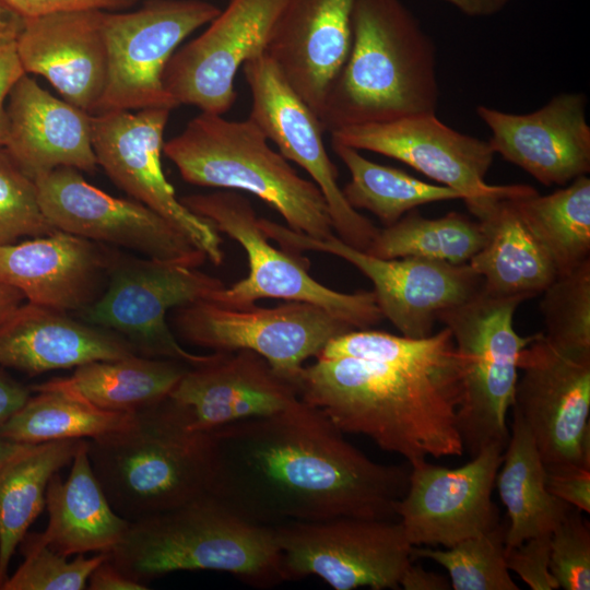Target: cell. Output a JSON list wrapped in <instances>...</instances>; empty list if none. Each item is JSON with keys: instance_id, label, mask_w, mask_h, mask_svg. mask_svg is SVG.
Wrapping results in <instances>:
<instances>
[{"instance_id": "cell-4", "label": "cell", "mask_w": 590, "mask_h": 590, "mask_svg": "<svg viewBox=\"0 0 590 590\" xmlns=\"http://www.w3.org/2000/svg\"><path fill=\"white\" fill-rule=\"evenodd\" d=\"M108 557L143 585L178 570L224 571L260 589L284 581L273 528L211 493L131 522Z\"/></svg>"}, {"instance_id": "cell-42", "label": "cell", "mask_w": 590, "mask_h": 590, "mask_svg": "<svg viewBox=\"0 0 590 590\" xmlns=\"http://www.w3.org/2000/svg\"><path fill=\"white\" fill-rule=\"evenodd\" d=\"M506 565L532 590H554L558 585L550 570L551 534L533 536L506 550Z\"/></svg>"}, {"instance_id": "cell-39", "label": "cell", "mask_w": 590, "mask_h": 590, "mask_svg": "<svg viewBox=\"0 0 590 590\" xmlns=\"http://www.w3.org/2000/svg\"><path fill=\"white\" fill-rule=\"evenodd\" d=\"M23 563L9 576L1 590H82L92 571L107 557L76 555L69 560L46 544L37 532H27L19 544Z\"/></svg>"}, {"instance_id": "cell-20", "label": "cell", "mask_w": 590, "mask_h": 590, "mask_svg": "<svg viewBox=\"0 0 590 590\" xmlns=\"http://www.w3.org/2000/svg\"><path fill=\"white\" fill-rule=\"evenodd\" d=\"M286 0H229L208 28L169 59L163 75L177 105L224 115L237 99L240 67L266 50Z\"/></svg>"}, {"instance_id": "cell-40", "label": "cell", "mask_w": 590, "mask_h": 590, "mask_svg": "<svg viewBox=\"0 0 590 590\" xmlns=\"http://www.w3.org/2000/svg\"><path fill=\"white\" fill-rule=\"evenodd\" d=\"M56 231L42 212L35 181L0 148V246Z\"/></svg>"}, {"instance_id": "cell-22", "label": "cell", "mask_w": 590, "mask_h": 590, "mask_svg": "<svg viewBox=\"0 0 590 590\" xmlns=\"http://www.w3.org/2000/svg\"><path fill=\"white\" fill-rule=\"evenodd\" d=\"M586 106L585 94L566 92L529 114L485 105H479L476 114L491 131L495 154L545 186H565L590 172Z\"/></svg>"}, {"instance_id": "cell-41", "label": "cell", "mask_w": 590, "mask_h": 590, "mask_svg": "<svg viewBox=\"0 0 590 590\" xmlns=\"http://www.w3.org/2000/svg\"><path fill=\"white\" fill-rule=\"evenodd\" d=\"M550 570L558 588L590 589V530L576 508L551 533Z\"/></svg>"}, {"instance_id": "cell-29", "label": "cell", "mask_w": 590, "mask_h": 590, "mask_svg": "<svg viewBox=\"0 0 590 590\" xmlns=\"http://www.w3.org/2000/svg\"><path fill=\"white\" fill-rule=\"evenodd\" d=\"M495 485L509 517L506 550L530 538L551 534L574 508L548 492L535 439L516 409Z\"/></svg>"}, {"instance_id": "cell-19", "label": "cell", "mask_w": 590, "mask_h": 590, "mask_svg": "<svg viewBox=\"0 0 590 590\" xmlns=\"http://www.w3.org/2000/svg\"><path fill=\"white\" fill-rule=\"evenodd\" d=\"M504 449L491 442L455 469L426 459L409 463L408 487L394 509L413 546L450 547L499 523L492 492Z\"/></svg>"}, {"instance_id": "cell-36", "label": "cell", "mask_w": 590, "mask_h": 590, "mask_svg": "<svg viewBox=\"0 0 590 590\" xmlns=\"http://www.w3.org/2000/svg\"><path fill=\"white\" fill-rule=\"evenodd\" d=\"M485 240L481 221L455 211L427 219L412 210L392 225L378 228L366 252L382 259L411 257L465 264Z\"/></svg>"}, {"instance_id": "cell-47", "label": "cell", "mask_w": 590, "mask_h": 590, "mask_svg": "<svg viewBox=\"0 0 590 590\" xmlns=\"http://www.w3.org/2000/svg\"><path fill=\"white\" fill-rule=\"evenodd\" d=\"M31 388L19 382L0 367V427L31 397Z\"/></svg>"}, {"instance_id": "cell-26", "label": "cell", "mask_w": 590, "mask_h": 590, "mask_svg": "<svg viewBox=\"0 0 590 590\" xmlns=\"http://www.w3.org/2000/svg\"><path fill=\"white\" fill-rule=\"evenodd\" d=\"M4 149L33 180L58 167L94 173L92 115L61 101L25 73L8 97Z\"/></svg>"}, {"instance_id": "cell-43", "label": "cell", "mask_w": 590, "mask_h": 590, "mask_svg": "<svg viewBox=\"0 0 590 590\" xmlns=\"http://www.w3.org/2000/svg\"><path fill=\"white\" fill-rule=\"evenodd\" d=\"M550 493L581 512H590V469L581 467L545 468Z\"/></svg>"}, {"instance_id": "cell-10", "label": "cell", "mask_w": 590, "mask_h": 590, "mask_svg": "<svg viewBox=\"0 0 590 590\" xmlns=\"http://www.w3.org/2000/svg\"><path fill=\"white\" fill-rule=\"evenodd\" d=\"M259 223L266 236L287 251L330 253L354 266L373 283L382 317L406 338L429 337L442 311L467 302L483 287L481 276L469 263L411 257L382 259L345 244L334 234L315 239L264 217H259Z\"/></svg>"}, {"instance_id": "cell-12", "label": "cell", "mask_w": 590, "mask_h": 590, "mask_svg": "<svg viewBox=\"0 0 590 590\" xmlns=\"http://www.w3.org/2000/svg\"><path fill=\"white\" fill-rule=\"evenodd\" d=\"M220 11L202 0H149L133 12L104 11L107 76L94 115L177 107L164 87L165 68L179 44Z\"/></svg>"}, {"instance_id": "cell-35", "label": "cell", "mask_w": 590, "mask_h": 590, "mask_svg": "<svg viewBox=\"0 0 590 590\" xmlns=\"http://www.w3.org/2000/svg\"><path fill=\"white\" fill-rule=\"evenodd\" d=\"M331 146L351 175L342 188L345 200L355 210L373 213L384 226L392 225L423 204L462 200V196L449 187L375 163L349 145L331 140Z\"/></svg>"}, {"instance_id": "cell-9", "label": "cell", "mask_w": 590, "mask_h": 590, "mask_svg": "<svg viewBox=\"0 0 590 590\" xmlns=\"http://www.w3.org/2000/svg\"><path fill=\"white\" fill-rule=\"evenodd\" d=\"M107 288L79 311L81 320L107 330L138 354L175 359L196 366L211 354H196L181 346L166 321L170 309L209 300L224 283L182 263L114 257Z\"/></svg>"}, {"instance_id": "cell-32", "label": "cell", "mask_w": 590, "mask_h": 590, "mask_svg": "<svg viewBox=\"0 0 590 590\" xmlns=\"http://www.w3.org/2000/svg\"><path fill=\"white\" fill-rule=\"evenodd\" d=\"M82 440L31 445L0 468V590L20 542L45 508L50 479L71 463Z\"/></svg>"}, {"instance_id": "cell-16", "label": "cell", "mask_w": 590, "mask_h": 590, "mask_svg": "<svg viewBox=\"0 0 590 590\" xmlns=\"http://www.w3.org/2000/svg\"><path fill=\"white\" fill-rule=\"evenodd\" d=\"M168 108L114 110L92 115V145L115 185L182 232L215 266L224 259L222 238L213 224L187 209L162 167Z\"/></svg>"}, {"instance_id": "cell-51", "label": "cell", "mask_w": 590, "mask_h": 590, "mask_svg": "<svg viewBox=\"0 0 590 590\" xmlns=\"http://www.w3.org/2000/svg\"><path fill=\"white\" fill-rule=\"evenodd\" d=\"M22 19L0 3V45L16 39Z\"/></svg>"}, {"instance_id": "cell-33", "label": "cell", "mask_w": 590, "mask_h": 590, "mask_svg": "<svg viewBox=\"0 0 590 590\" xmlns=\"http://www.w3.org/2000/svg\"><path fill=\"white\" fill-rule=\"evenodd\" d=\"M520 217L552 260L557 275L590 259V178L580 176L550 194L511 198Z\"/></svg>"}, {"instance_id": "cell-18", "label": "cell", "mask_w": 590, "mask_h": 590, "mask_svg": "<svg viewBox=\"0 0 590 590\" xmlns=\"http://www.w3.org/2000/svg\"><path fill=\"white\" fill-rule=\"evenodd\" d=\"M243 69L251 94L249 118L287 161L309 174L323 194L338 237L366 251L378 228L345 200L318 116L292 90L266 51L246 61Z\"/></svg>"}, {"instance_id": "cell-21", "label": "cell", "mask_w": 590, "mask_h": 590, "mask_svg": "<svg viewBox=\"0 0 590 590\" xmlns=\"http://www.w3.org/2000/svg\"><path fill=\"white\" fill-rule=\"evenodd\" d=\"M297 399L296 386L250 350L213 352L208 362L190 366L166 397L187 428L201 433L278 413Z\"/></svg>"}, {"instance_id": "cell-2", "label": "cell", "mask_w": 590, "mask_h": 590, "mask_svg": "<svg viewBox=\"0 0 590 590\" xmlns=\"http://www.w3.org/2000/svg\"><path fill=\"white\" fill-rule=\"evenodd\" d=\"M462 381V361L445 327L423 339L351 330L303 366L295 385L342 433L364 435L411 463L464 452Z\"/></svg>"}, {"instance_id": "cell-45", "label": "cell", "mask_w": 590, "mask_h": 590, "mask_svg": "<svg viewBox=\"0 0 590 590\" xmlns=\"http://www.w3.org/2000/svg\"><path fill=\"white\" fill-rule=\"evenodd\" d=\"M25 74L15 49V40L0 45V148L9 135V118L4 105L16 81Z\"/></svg>"}, {"instance_id": "cell-6", "label": "cell", "mask_w": 590, "mask_h": 590, "mask_svg": "<svg viewBox=\"0 0 590 590\" xmlns=\"http://www.w3.org/2000/svg\"><path fill=\"white\" fill-rule=\"evenodd\" d=\"M163 153L186 182L250 192L279 212L295 232L315 239L334 234L320 189L270 146L249 117L228 120L201 113L164 143Z\"/></svg>"}, {"instance_id": "cell-44", "label": "cell", "mask_w": 590, "mask_h": 590, "mask_svg": "<svg viewBox=\"0 0 590 590\" xmlns=\"http://www.w3.org/2000/svg\"><path fill=\"white\" fill-rule=\"evenodd\" d=\"M137 0H0V3L21 19L51 13L101 10L115 11L130 7Z\"/></svg>"}, {"instance_id": "cell-37", "label": "cell", "mask_w": 590, "mask_h": 590, "mask_svg": "<svg viewBox=\"0 0 590 590\" xmlns=\"http://www.w3.org/2000/svg\"><path fill=\"white\" fill-rule=\"evenodd\" d=\"M506 526L464 539L447 550L413 547L415 558H429L449 574L453 590H518L506 565Z\"/></svg>"}, {"instance_id": "cell-23", "label": "cell", "mask_w": 590, "mask_h": 590, "mask_svg": "<svg viewBox=\"0 0 590 590\" xmlns=\"http://www.w3.org/2000/svg\"><path fill=\"white\" fill-rule=\"evenodd\" d=\"M356 0H286L266 54L318 116L353 40Z\"/></svg>"}, {"instance_id": "cell-30", "label": "cell", "mask_w": 590, "mask_h": 590, "mask_svg": "<svg viewBox=\"0 0 590 590\" xmlns=\"http://www.w3.org/2000/svg\"><path fill=\"white\" fill-rule=\"evenodd\" d=\"M481 222L486 240L469 266L481 276L485 292L529 299L556 279L552 260L520 217L511 198L500 200Z\"/></svg>"}, {"instance_id": "cell-52", "label": "cell", "mask_w": 590, "mask_h": 590, "mask_svg": "<svg viewBox=\"0 0 590 590\" xmlns=\"http://www.w3.org/2000/svg\"><path fill=\"white\" fill-rule=\"evenodd\" d=\"M30 446V444L15 442L0 435V468Z\"/></svg>"}, {"instance_id": "cell-38", "label": "cell", "mask_w": 590, "mask_h": 590, "mask_svg": "<svg viewBox=\"0 0 590 590\" xmlns=\"http://www.w3.org/2000/svg\"><path fill=\"white\" fill-rule=\"evenodd\" d=\"M541 294L544 338L567 354L590 357V259L557 275Z\"/></svg>"}, {"instance_id": "cell-24", "label": "cell", "mask_w": 590, "mask_h": 590, "mask_svg": "<svg viewBox=\"0 0 590 590\" xmlns=\"http://www.w3.org/2000/svg\"><path fill=\"white\" fill-rule=\"evenodd\" d=\"M101 10L22 19L15 49L25 73L44 76L64 101L94 115L107 76Z\"/></svg>"}, {"instance_id": "cell-34", "label": "cell", "mask_w": 590, "mask_h": 590, "mask_svg": "<svg viewBox=\"0 0 590 590\" xmlns=\"http://www.w3.org/2000/svg\"><path fill=\"white\" fill-rule=\"evenodd\" d=\"M30 388L36 394L0 427V435L15 442L93 439L128 427L135 417V413L103 410L42 384Z\"/></svg>"}, {"instance_id": "cell-7", "label": "cell", "mask_w": 590, "mask_h": 590, "mask_svg": "<svg viewBox=\"0 0 590 590\" xmlns=\"http://www.w3.org/2000/svg\"><path fill=\"white\" fill-rule=\"evenodd\" d=\"M519 296L482 290L467 302L442 311L463 366L458 426L464 450L472 457L491 442L506 447L507 413L514 404L521 351L538 335L521 337L514 319Z\"/></svg>"}, {"instance_id": "cell-46", "label": "cell", "mask_w": 590, "mask_h": 590, "mask_svg": "<svg viewBox=\"0 0 590 590\" xmlns=\"http://www.w3.org/2000/svg\"><path fill=\"white\" fill-rule=\"evenodd\" d=\"M86 589L90 590H145L146 585L140 583L121 571L107 557L92 571Z\"/></svg>"}, {"instance_id": "cell-31", "label": "cell", "mask_w": 590, "mask_h": 590, "mask_svg": "<svg viewBox=\"0 0 590 590\" xmlns=\"http://www.w3.org/2000/svg\"><path fill=\"white\" fill-rule=\"evenodd\" d=\"M189 367L175 359L134 354L90 362L75 367L69 377L42 385L103 410L137 413L164 400Z\"/></svg>"}, {"instance_id": "cell-25", "label": "cell", "mask_w": 590, "mask_h": 590, "mask_svg": "<svg viewBox=\"0 0 590 590\" xmlns=\"http://www.w3.org/2000/svg\"><path fill=\"white\" fill-rule=\"evenodd\" d=\"M113 259L99 243L58 229L0 246V283L28 303L79 312L99 296Z\"/></svg>"}, {"instance_id": "cell-49", "label": "cell", "mask_w": 590, "mask_h": 590, "mask_svg": "<svg viewBox=\"0 0 590 590\" xmlns=\"http://www.w3.org/2000/svg\"><path fill=\"white\" fill-rule=\"evenodd\" d=\"M470 17H487L503 11L510 0H441Z\"/></svg>"}, {"instance_id": "cell-13", "label": "cell", "mask_w": 590, "mask_h": 590, "mask_svg": "<svg viewBox=\"0 0 590 590\" xmlns=\"http://www.w3.org/2000/svg\"><path fill=\"white\" fill-rule=\"evenodd\" d=\"M330 135L358 151L398 160L458 191L477 221L485 220L500 200L536 191L529 185H488L485 177L495 155L489 142L450 128L436 113L345 127Z\"/></svg>"}, {"instance_id": "cell-11", "label": "cell", "mask_w": 590, "mask_h": 590, "mask_svg": "<svg viewBox=\"0 0 590 590\" xmlns=\"http://www.w3.org/2000/svg\"><path fill=\"white\" fill-rule=\"evenodd\" d=\"M284 581L316 576L335 590L399 589L413 562L400 521L341 517L273 528Z\"/></svg>"}, {"instance_id": "cell-5", "label": "cell", "mask_w": 590, "mask_h": 590, "mask_svg": "<svg viewBox=\"0 0 590 590\" xmlns=\"http://www.w3.org/2000/svg\"><path fill=\"white\" fill-rule=\"evenodd\" d=\"M87 455L111 507L130 522L211 491V435L188 429L166 399L128 427L87 439Z\"/></svg>"}, {"instance_id": "cell-28", "label": "cell", "mask_w": 590, "mask_h": 590, "mask_svg": "<svg viewBox=\"0 0 590 590\" xmlns=\"http://www.w3.org/2000/svg\"><path fill=\"white\" fill-rule=\"evenodd\" d=\"M45 503L49 519L38 538L67 557L110 553L131 523L116 512L101 486L88 459L87 439L80 444L68 477L52 475Z\"/></svg>"}, {"instance_id": "cell-27", "label": "cell", "mask_w": 590, "mask_h": 590, "mask_svg": "<svg viewBox=\"0 0 590 590\" xmlns=\"http://www.w3.org/2000/svg\"><path fill=\"white\" fill-rule=\"evenodd\" d=\"M134 354L107 330L28 302L0 323V367L30 376Z\"/></svg>"}, {"instance_id": "cell-14", "label": "cell", "mask_w": 590, "mask_h": 590, "mask_svg": "<svg viewBox=\"0 0 590 590\" xmlns=\"http://www.w3.org/2000/svg\"><path fill=\"white\" fill-rule=\"evenodd\" d=\"M174 327L184 341L213 352L253 351L294 385L305 361L354 330L326 309L296 300L243 309L198 300L175 309Z\"/></svg>"}, {"instance_id": "cell-15", "label": "cell", "mask_w": 590, "mask_h": 590, "mask_svg": "<svg viewBox=\"0 0 590 590\" xmlns=\"http://www.w3.org/2000/svg\"><path fill=\"white\" fill-rule=\"evenodd\" d=\"M34 181L42 212L59 231L128 248L157 260L198 268L208 260L162 215L137 200L102 191L75 168L58 167Z\"/></svg>"}, {"instance_id": "cell-17", "label": "cell", "mask_w": 590, "mask_h": 590, "mask_svg": "<svg viewBox=\"0 0 590 590\" xmlns=\"http://www.w3.org/2000/svg\"><path fill=\"white\" fill-rule=\"evenodd\" d=\"M512 409L531 430L545 468L590 469V357L567 354L543 335L518 359Z\"/></svg>"}, {"instance_id": "cell-1", "label": "cell", "mask_w": 590, "mask_h": 590, "mask_svg": "<svg viewBox=\"0 0 590 590\" xmlns=\"http://www.w3.org/2000/svg\"><path fill=\"white\" fill-rule=\"evenodd\" d=\"M210 435V493L260 526L393 519L408 487L410 465L373 461L300 398L278 413Z\"/></svg>"}, {"instance_id": "cell-8", "label": "cell", "mask_w": 590, "mask_h": 590, "mask_svg": "<svg viewBox=\"0 0 590 590\" xmlns=\"http://www.w3.org/2000/svg\"><path fill=\"white\" fill-rule=\"evenodd\" d=\"M180 201L236 240L248 258V275L224 286L209 300L235 309L250 307L263 298L306 302L326 309L354 330L369 329L384 319L373 291L342 293L327 287L309 274L306 258L272 246L251 202L239 192L222 189L185 196Z\"/></svg>"}, {"instance_id": "cell-3", "label": "cell", "mask_w": 590, "mask_h": 590, "mask_svg": "<svg viewBox=\"0 0 590 590\" xmlns=\"http://www.w3.org/2000/svg\"><path fill=\"white\" fill-rule=\"evenodd\" d=\"M436 47L402 0H356L349 57L318 115L324 132L436 113Z\"/></svg>"}, {"instance_id": "cell-50", "label": "cell", "mask_w": 590, "mask_h": 590, "mask_svg": "<svg viewBox=\"0 0 590 590\" xmlns=\"http://www.w3.org/2000/svg\"><path fill=\"white\" fill-rule=\"evenodd\" d=\"M24 299L17 288L0 283V323L21 306Z\"/></svg>"}, {"instance_id": "cell-48", "label": "cell", "mask_w": 590, "mask_h": 590, "mask_svg": "<svg viewBox=\"0 0 590 590\" xmlns=\"http://www.w3.org/2000/svg\"><path fill=\"white\" fill-rule=\"evenodd\" d=\"M400 588L404 590H449L451 586L446 576L425 570L420 564L412 562L400 579Z\"/></svg>"}]
</instances>
